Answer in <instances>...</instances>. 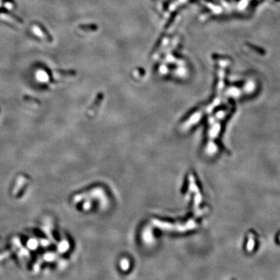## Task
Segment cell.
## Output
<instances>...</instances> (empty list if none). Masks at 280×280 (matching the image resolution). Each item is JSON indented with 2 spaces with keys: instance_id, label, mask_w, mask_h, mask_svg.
I'll use <instances>...</instances> for the list:
<instances>
[{
  "instance_id": "obj_1",
  "label": "cell",
  "mask_w": 280,
  "mask_h": 280,
  "mask_svg": "<svg viewBox=\"0 0 280 280\" xmlns=\"http://www.w3.org/2000/svg\"><path fill=\"white\" fill-rule=\"evenodd\" d=\"M0 17L2 18L3 20L7 21V22L10 23V24H15L16 26H21V24H22V21H20V20H18L14 19L13 17H11V16H9V15H7V14L2 13V14L0 15Z\"/></svg>"
},
{
  "instance_id": "obj_2",
  "label": "cell",
  "mask_w": 280,
  "mask_h": 280,
  "mask_svg": "<svg viewBox=\"0 0 280 280\" xmlns=\"http://www.w3.org/2000/svg\"><path fill=\"white\" fill-rule=\"evenodd\" d=\"M32 29H33L34 33L37 36L40 37V38H42V39H47V41H50V38H47V34H46L45 33H44V31H43L38 25H34Z\"/></svg>"
},
{
  "instance_id": "obj_4",
  "label": "cell",
  "mask_w": 280,
  "mask_h": 280,
  "mask_svg": "<svg viewBox=\"0 0 280 280\" xmlns=\"http://www.w3.org/2000/svg\"><path fill=\"white\" fill-rule=\"evenodd\" d=\"M276 1H279V0H276Z\"/></svg>"
},
{
  "instance_id": "obj_3",
  "label": "cell",
  "mask_w": 280,
  "mask_h": 280,
  "mask_svg": "<svg viewBox=\"0 0 280 280\" xmlns=\"http://www.w3.org/2000/svg\"><path fill=\"white\" fill-rule=\"evenodd\" d=\"M6 7H7L9 10H11V9H13V5L10 3H6Z\"/></svg>"
}]
</instances>
